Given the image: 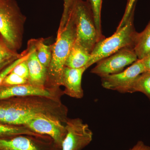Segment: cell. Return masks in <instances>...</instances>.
<instances>
[{"mask_svg": "<svg viewBox=\"0 0 150 150\" xmlns=\"http://www.w3.org/2000/svg\"><path fill=\"white\" fill-rule=\"evenodd\" d=\"M68 114V108L59 97L29 96L0 100V123L7 125L24 126L42 115L65 124Z\"/></svg>", "mask_w": 150, "mask_h": 150, "instance_id": "1", "label": "cell"}, {"mask_svg": "<svg viewBox=\"0 0 150 150\" xmlns=\"http://www.w3.org/2000/svg\"><path fill=\"white\" fill-rule=\"evenodd\" d=\"M76 39V24L72 16L69 14L65 27L58 32L56 42L51 45L52 58L48 69L46 88L61 89L66 62Z\"/></svg>", "mask_w": 150, "mask_h": 150, "instance_id": "2", "label": "cell"}, {"mask_svg": "<svg viewBox=\"0 0 150 150\" xmlns=\"http://www.w3.org/2000/svg\"><path fill=\"white\" fill-rule=\"evenodd\" d=\"M26 19L15 0H0V35L15 52L22 45Z\"/></svg>", "mask_w": 150, "mask_h": 150, "instance_id": "3", "label": "cell"}, {"mask_svg": "<svg viewBox=\"0 0 150 150\" xmlns=\"http://www.w3.org/2000/svg\"><path fill=\"white\" fill-rule=\"evenodd\" d=\"M135 6L132 11L126 24L116 30L113 35L99 40L91 53V59L88 67L100 60L114 54L126 47L134 48L137 33L134 25Z\"/></svg>", "mask_w": 150, "mask_h": 150, "instance_id": "4", "label": "cell"}, {"mask_svg": "<svg viewBox=\"0 0 150 150\" xmlns=\"http://www.w3.org/2000/svg\"><path fill=\"white\" fill-rule=\"evenodd\" d=\"M76 30V40L91 54L98 42L92 11L87 2L74 0L70 10Z\"/></svg>", "mask_w": 150, "mask_h": 150, "instance_id": "5", "label": "cell"}, {"mask_svg": "<svg viewBox=\"0 0 150 150\" xmlns=\"http://www.w3.org/2000/svg\"><path fill=\"white\" fill-rule=\"evenodd\" d=\"M0 150H62V147L46 135H20L0 138Z\"/></svg>", "mask_w": 150, "mask_h": 150, "instance_id": "6", "label": "cell"}, {"mask_svg": "<svg viewBox=\"0 0 150 150\" xmlns=\"http://www.w3.org/2000/svg\"><path fill=\"white\" fill-rule=\"evenodd\" d=\"M134 48L126 47L97 62L91 72L102 78L121 72L138 60Z\"/></svg>", "mask_w": 150, "mask_h": 150, "instance_id": "7", "label": "cell"}, {"mask_svg": "<svg viewBox=\"0 0 150 150\" xmlns=\"http://www.w3.org/2000/svg\"><path fill=\"white\" fill-rule=\"evenodd\" d=\"M64 125L67 134L62 150H81L91 143L93 133L81 119L68 118Z\"/></svg>", "mask_w": 150, "mask_h": 150, "instance_id": "8", "label": "cell"}, {"mask_svg": "<svg viewBox=\"0 0 150 150\" xmlns=\"http://www.w3.org/2000/svg\"><path fill=\"white\" fill-rule=\"evenodd\" d=\"M144 72L145 70L142 60L138 59L121 72L101 78V84L105 88L125 93L135 79Z\"/></svg>", "mask_w": 150, "mask_h": 150, "instance_id": "9", "label": "cell"}, {"mask_svg": "<svg viewBox=\"0 0 150 150\" xmlns=\"http://www.w3.org/2000/svg\"><path fill=\"white\" fill-rule=\"evenodd\" d=\"M24 126L37 134L49 136L61 147L67 134L64 123L43 115L33 118Z\"/></svg>", "mask_w": 150, "mask_h": 150, "instance_id": "10", "label": "cell"}, {"mask_svg": "<svg viewBox=\"0 0 150 150\" xmlns=\"http://www.w3.org/2000/svg\"><path fill=\"white\" fill-rule=\"evenodd\" d=\"M64 92L60 89L40 88L29 83L12 86H0V100L14 97L40 96L62 97Z\"/></svg>", "mask_w": 150, "mask_h": 150, "instance_id": "11", "label": "cell"}, {"mask_svg": "<svg viewBox=\"0 0 150 150\" xmlns=\"http://www.w3.org/2000/svg\"><path fill=\"white\" fill-rule=\"evenodd\" d=\"M86 67L81 68H69L66 67L64 69L62 78V85L65 87L64 94L81 99L83 97V91L82 88V78L86 70Z\"/></svg>", "mask_w": 150, "mask_h": 150, "instance_id": "12", "label": "cell"}, {"mask_svg": "<svg viewBox=\"0 0 150 150\" xmlns=\"http://www.w3.org/2000/svg\"><path fill=\"white\" fill-rule=\"evenodd\" d=\"M30 51V54L26 59L28 71V83L40 88L45 87L47 75L48 68L40 63L38 58L34 47L28 41L27 48Z\"/></svg>", "mask_w": 150, "mask_h": 150, "instance_id": "13", "label": "cell"}, {"mask_svg": "<svg viewBox=\"0 0 150 150\" xmlns=\"http://www.w3.org/2000/svg\"><path fill=\"white\" fill-rule=\"evenodd\" d=\"M91 57V54L76 40L67 58L66 67L75 69L86 67L88 69Z\"/></svg>", "mask_w": 150, "mask_h": 150, "instance_id": "14", "label": "cell"}, {"mask_svg": "<svg viewBox=\"0 0 150 150\" xmlns=\"http://www.w3.org/2000/svg\"><path fill=\"white\" fill-rule=\"evenodd\" d=\"M134 50L138 59H144L150 54V21L144 30L137 33Z\"/></svg>", "mask_w": 150, "mask_h": 150, "instance_id": "15", "label": "cell"}, {"mask_svg": "<svg viewBox=\"0 0 150 150\" xmlns=\"http://www.w3.org/2000/svg\"><path fill=\"white\" fill-rule=\"evenodd\" d=\"M141 92L150 100V72H144L139 75L127 89L125 93Z\"/></svg>", "mask_w": 150, "mask_h": 150, "instance_id": "16", "label": "cell"}, {"mask_svg": "<svg viewBox=\"0 0 150 150\" xmlns=\"http://www.w3.org/2000/svg\"><path fill=\"white\" fill-rule=\"evenodd\" d=\"M36 52V55L40 63L48 68L52 58L51 46H47L44 43L43 38L33 39L29 40Z\"/></svg>", "mask_w": 150, "mask_h": 150, "instance_id": "17", "label": "cell"}, {"mask_svg": "<svg viewBox=\"0 0 150 150\" xmlns=\"http://www.w3.org/2000/svg\"><path fill=\"white\" fill-rule=\"evenodd\" d=\"M20 135L39 136L37 134L24 126H13L0 123V138H8Z\"/></svg>", "mask_w": 150, "mask_h": 150, "instance_id": "18", "label": "cell"}, {"mask_svg": "<svg viewBox=\"0 0 150 150\" xmlns=\"http://www.w3.org/2000/svg\"><path fill=\"white\" fill-rule=\"evenodd\" d=\"M86 1L92 11L99 41L105 38L101 32V11L102 0H87Z\"/></svg>", "mask_w": 150, "mask_h": 150, "instance_id": "19", "label": "cell"}, {"mask_svg": "<svg viewBox=\"0 0 150 150\" xmlns=\"http://www.w3.org/2000/svg\"><path fill=\"white\" fill-rule=\"evenodd\" d=\"M23 53L18 54L17 52L13 51L9 48L3 38L0 35V65L4 62L17 59L22 56Z\"/></svg>", "mask_w": 150, "mask_h": 150, "instance_id": "20", "label": "cell"}, {"mask_svg": "<svg viewBox=\"0 0 150 150\" xmlns=\"http://www.w3.org/2000/svg\"><path fill=\"white\" fill-rule=\"evenodd\" d=\"M23 54L21 57L15 60L14 62H12L10 64L5 67L0 71V86L1 84L3 81L4 79L11 72L16 66L21 62L26 60L28 58L30 54V51L29 49L27 48L25 51L23 52Z\"/></svg>", "mask_w": 150, "mask_h": 150, "instance_id": "21", "label": "cell"}, {"mask_svg": "<svg viewBox=\"0 0 150 150\" xmlns=\"http://www.w3.org/2000/svg\"><path fill=\"white\" fill-rule=\"evenodd\" d=\"M27 83H28V80L21 77L16 74L11 72L6 77L0 86H7Z\"/></svg>", "mask_w": 150, "mask_h": 150, "instance_id": "22", "label": "cell"}, {"mask_svg": "<svg viewBox=\"0 0 150 150\" xmlns=\"http://www.w3.org/2000/svg\"><path fill=\"white\" fill-rule=\"evenodd\" d=\"M74 0H64V11L58 32H60L65 27L69 18L70 10Z\"/></svg>", "mask_w": 150, "mask_h": 150, "instance_id": "23", "label": "cell"}, {"mask_svg": "<svg viewBox=\"0 0 150 150\" xmlns=\"http://www.w3.org/2000/svg\"><path fill=\"white\" fill-rule=\"evenodd\" d=\"M26 59L21 62L16 66L11 72L16 74L21 77L28 80L29 71H28V67L26 62Z\"/></svg>", "mask_w": 150, "mask_h": 150, "instance_id": "24", "label": "cell"}, {"mask_svg": "<svg viewBox=\"0 0 150 150\" xmlns=\"http://www.w3.org/2000/svg\"><path fill=\"white\" fill-rule=\"evenodd\" d=\"M129 150H150V146L145 144L142 141H139Z\"/></svg>", "mask_w": 150, "mask_h": 150, "instance_id": "25", "label": "cell"}, {"mask_svg": "<svg viewBox=\"0 0 150 150\" xmlns=\"http://www.w3.org/2000/svg\"><path fill=\"white\" fill-rule=\"evenodd\" d=\"M141 60L144 65L145 71L150 72V54Z\"/></svg>", "mask_w": 150, "mask_h": 150, "instance_id": "26", "label": "cell"}, {"mask_svg": "<svg viewBox=\"0 0 150 150\" xmlns=\"http://www.w3.org/2000/svg\"><path fill=\"white\" fill-rule=\"evenodd\" d=\"M137 1V0H128L127 6H126V10L128 11L131 10L134 6L136 4Z\"/></svg>", "mask_w": 150, "mask_h": 150, "instance_id": "27", "label": "cell"}, {"mask_svg": "<svg viewBox=\"0 0 150 150\" xmlns=\"http://www.w3.org/2000/svg\"><path fill=\"white\" fill-rule=\"evenodd\" d=\"M17 59H11V60H9V61H6V62H4L2 64L0 65V71L5 68L7 66L10 64L12 62H14L15 60H16Z\"/></svg>", "mask_w": 150, "mask_h": 150, "instance_id": "28", "label": "cell"}, {"mask_svg": "<svg viewBox=\"0 0 150 150\" xmlns=\"http://www.w3.org/2000/svg\"></svg>", "mask_w": 150, "mask_h": 150, "instance_id": "29", "label": "cell"}]
</instances>
